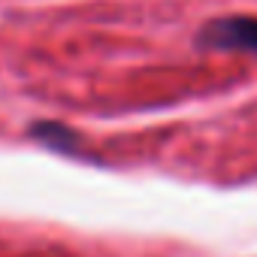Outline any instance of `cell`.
I'll list each match as a JSON object with an SVG mask.
<instances>
[{"instance_id": "1", "label": "cell", "mask_w": 257, "mask_h": 257, "mask_svg": "<svg viewBox=\"0 0 257 257\" xmlns=\"http://www.w3.org/2000/svg\"><path fill=\"white\" fill-rule=\"evenodd\" d=\"M197 46L209 52L257 55V16H224L200 28Z\"/></svg>"}, {"instance_id": "2", "label": "cell", "mask_w": 257, "mask_h": 257, "mask_svg": "<svg viewBox=\"0 0 257 257\" xmlns=\"http://www.w3.org/2000/svg\"><path fill=\"white\" fill-rule=\"evenodd\" d=\"M28 134L34 143L46 146L49 152H58V155H82V137L73 131V127L61 124V121H34L28 127Z\"/></svg>"}]
</instances>
